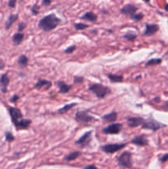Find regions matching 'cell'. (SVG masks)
I'll use <instances>...</instances> for the list:
<instances>
[{
    "mask_svg": "<svg viewBox=\"0 0 168 169\" xmlns=\"http://www.w3.org/2000/svg\"><path fill=\"white\" fill-rule=\"evenodd\" d=\"M61 22V20L55 16V14H50L42 18L39 22L38 27L44 31H51L54 30Z\"/></svg>",
    "mask_w": 168,
    "mask_h": 169,
    "instance_id": "1",
    "label": "cell"
},
{
    "mask_svg": "<svg viewBox=\"0 0 168 169\" xmlns=\"http://www.w3.org/2000/svg\"><path fill=\"white\" fill-rule=\"evenodd\" d=\"M92 93L96 95V97L99 99H102L105 97L108 94L111 93L110 89L107 88L106 86H104L101 83H93L89 86L88 88Z\"/></svg>",
    "mask_w": 168,
    "mask_h": 169,
    "instance_id": "2",
    "label": "cell"
},
{
    "mask_svg": "<svg viewBox=\"0 0 168 169\" xmlns=\"http://www.w3.org/2000/svg\"><path fill=\"white\" fill-rule=\"evenodd\" d=\"M117 162L119 163V165L124 168H131L133 166L132 153L129 151L122 153L121 154L117 157Z\"/></svg>",
    "mask_w": 168,
    "mask_h": 169,
    "instance_id": "3",
    "label": "cell"
},
{
    "mask_svg": "<svg viewBox=\"0 0 168 169\" xmlns=\"http://www.w3.org/2000/svg\"><path fill=\"white\" fill-rule=\"evenodd\" d=\"M164 126H165V125L156 121L152 118H148L147 120H144V121L143 125H142V128L143 129H150V130H152V131H156V130L162 129Z\"/></svg>",
    "mask_w": 168,
    "mask_h": 169,
    "instance_id": "4",
    "label": "cell"
},
{
    "mask_svg": "<svg viewBox=\"0 0 168 169\" xmlns=\"http://www.w3.org/2000/svg\"><path fill=\"white\" fill-rule=\"evenodd\" d=\"M75 120L77 122L82 125H87L90 122L95 121L96 119L92 116H90L86 111H78L75 114Z\"/></svg>",
    "mask_w": 168,
    "mask_h": 169,
    "instance_id": "5",
    "label": "cell"
},
{
    "mask_svg": "<svg viewBox=\"0 0 168 169\" xmlns=\"http://www.w3.org/2000/svg\"><path fill=\"white\" fill-rule=\"evenodd\" d=\"M126 145L127 144H108L101 146V149L105 152V153L112 154V153H115L116 152L121 150L122 149H124Z\"/></svg>",
    "mask_w": 168,
    "mask_h": 169,
    "instance_id": "6",
    "label": "cell"
},
{
    "mask_svg": "<svg viewBox=\"0 0 168 169\" xmlns=\"http://www.w3.org/2000/svg\"><path fill=\"white\" fill-rule=\"evenodd\" d=\"M8 112H9L11 120H12V123L14 124V125L18 122H19L22 119H23V116L20 111V109H18L17 107L8 106Z\"/></svg>",
    "mask_w": 168,
    "mask_h": 169,
    "instance_id": "7",
    "label": "cell"
},
{
    "mask_svg": "<svg viewBox=\"0 0 168 169\" xmlns=\"http://www.w3.org/2000/svg\"><path fill=\"white\" fill-rule=\"evenodd\" d=\"M92 134H93V131H87L83 135H82L81 137L78 140L75 141L76 145H79L82 148H85L87 147L90 142L92 141Z\"/></svg>",
    "mask_w": 168,
    "mask_h": 169,
    "instance_id": "8",
    "label": "cell"
},
{
    "mask_svg": "<svg viewBox=\"0 0 168 169\" xmlns=\"http://www.w3.org/2000/svg\"><path fill=\"white\" fill-rule=\"evenodd\" d=\"M122 129V124H110L102 129V132L105 134H119Z\"/></svg>",
    "mask_w": 168,
    "mask_h": 169,
    "instance_id": "9",
    "label": "cell"
},
{
    "mask_svg": "<svg viewBox=\"0 0 168 169\" xmlns=\"http://www.w3.org/2000/svg\"><path fill=\"white\" fill-rule=\"evenodd\" d=\"M138 9H139L138 7H136L133 4L129 3V4H126V5H124L122 7L121 9H120V12H121L122 14H124V15L130 17V18H131L133 15L136 14V12L138 11Z\"/></svg>",
    "mask_w": 168,
    "mask_h": 169,
    "instance_id": "10",
    "label": "cell"
},
{
    "mask_svg": "<svg viewBox=\"0 0 168 169\" xmlns=\"http://www.w3.org/2000/svg\"><path fill=\"white\" fill-rule=\"evenodd\" d=\"M51 86H52V82L50 81L46 80V79H43V78H39L35 83L34 88L48 90L49 88H51Z\"/></svg>",
    "mask_w": 168,
    "mask_h": 169,
    "instance_id": "11",
    "label": "cell"
},
{
    "mask_svg": "<svg viewBox=\"0 0 168 169\" xmlns=\"http://www.w3.org/2000/svg\"><path fill=\"white\" fill-rule=\"evenodd\" d=\"M131 143L137 146H146L148 144V140L146 138L144 134H140L138 136H135L133 140H131Z\"/></svg>",
    "mask_w": 168,
    "mask_h": 169,
    "instance_id": "12",
    "label": "cell"
},
{
    "mask_svg": "<svg viewBox=\"0 0 168 169\" xmlns=\"http://www.w3.org/2000/svg\"><path fill=\"white\" fill-rule=\"evenodd\" d=\"M144 121V119L142 117H129L127 119L128 125L131 128L142 125Z\"/></svg>",
    "mask_w": 168,
    "mask_h": 169,
    "instance_id": "13",
    "label": "cell"
},
{
    "mask_svg": "<svg viewBox=\"0 0 168 169\" xmlns=\"http://www.w3.org/2000/svg\"><path fill=\"white\" fill-rule=\"evenodd\" d=\"M9 77L7 74H3L0 77V86H1V91L3 93H6L7 92V86L9 84Z\"/></svg>",
    "mask_w": 168,
    "mask_h": 169,
    "instance_id": "14",
    "label": "cell"
},
{
    "mask_svg": "<svg viewBox=\"0 0 168 169\" xmlns=\"http://www.w3.org/2000/svg\"><path fill=\"white\" fill-rule=\"evenodd\" d=\"M158 30H159V27H158V25H156V24H146L145 30L144 31V35H154Z\"/></svg>",
    "mask_w": 168,
    "mask_h": 169,
    "instance_id": "15",
    "label": "cell"
},
{
    "mask_svg": "<svg viewBox=\"0 0 168 169\" xmlns=\"http://www.w3.org/2000/svg\"><path fill=\"white\" fill-rule=\"evenodd\" d=\"M31 123V120H28V119H22L19 122H18L15 126L18 130L19 129H27L29 128L30 125Z\"/></svg>",
    "mask_w": 168,
    "mask_h": 169,
    "instance_id": "16",
    "label": "cell"
},
{
    "mask_svg": "<svg viewBox=\"0 0 168 169\" xmlns=\"http://www.w3.org/2000/svg\"><path fill=\"white\" fill-rule=\"evenodd\" d=\"M57 86L59 88V93H67L69 92V90L72 88V86L71 85H69L67 84L66 82H64L63 81H58L56 82Z\"/></svg>",
    "mask_w": 168,
    "mask_h": 169,
    "instance_id": "17",
    "label": "cell"
},
{
    "mask_svg": "<svg viewBox=\"0 0 168 169\" xmlns=\"http://www.w3.org/2000/svg\"><path fill=\"white\" fill-rule=\"evenodd\" d=\"M117 113L116 111H113V112H110L109 114H106V115H104L102 117V120L104 121L105 122H108V123H113L115 122L117 119Z\"/></svg>",
    "mask_w": 168,
    "mask_h": 169,
    "instance_id": "18",
    "label": "cell"
},
{
    "mask_svg": "<svg viewBox=\"0 0 168 169\" xmlns=\"http://www.w3.org/2000/svg\"><path fill=\"white\" fill-rule=\"evenodd\" d=\"M18 19V14H11V15L8 17V18H7L6 22H5V29H10V27H12L13 24L15 23V22H16Z\"/></svg>",
    "mask_w": 168,
    "mask_h": 169,
    "instance_id": "19",
    "label": "cell"
},
{
    "mask_svg": "<svg viewBox=\"0 0 168 169\" xmlns=\"http://www.w3.org/2000/svg\"><path fill=\"white\" fill-rule=\"evenodd\" d=\"M81 18L88 22H96L97 21V16L93 12H86L83 16H82Z\"/></svg>",
    "mask_w": 168,
    "mask_h": 169,
    "instance_id": "20",
    "label": "cell"
},
{
    "mask_svg": "<svg viewBox=\"0 0 168 169\" xmlns=\"http://www.w3.org/2000/svg\"><path fill=\"white\" fill-rule=\"evenodd\" d=\"M82 155V153L79 151H75L69 154H68L66 157H64V160L66 162H70V161H73V160H75L76 158L79 157Z\"/></svg>",
    "mask_w": 168,
    "mask_h": 169,
    "instance_id": "21",
    "label": "cell"
},
{
    "mask_svg": "<svg viewBox=\"0 0 168 169\" xmlns=\"http://www.w3.org/2000/svg\"><path fill=\"white\" fill-rule=\"evenodd\" d=\"M24 39V34L22 32H18L16 34H14L12 36V41L15 45H20Z\"/></svg>",
    "mask_w": 168,
    "mask_h": 169,
    "instance_id": "22",
    "label": "cell"
},
{
    "mask_svg": "<svg viewBox=\"0 0 168 169\" xmlns=\"http://www.w3.org/2000/svg\"><path fill=\"white\" fill-rule=\"evenodd\" d=\"M108 78L111 82H121L124 81V77L122 75H118V74H109Z\"/></svg>",
    "mask_w": 168,
    "mask_h": 169,
    "instance_id": "23",
    "label": "cell"
},
{
    "mask_svg": "<svg viewBox=\"0 0 168 169\" xmlns=\"http://www.w3.org/2000/svg\"><path fill=\"white\" fill-rule=\"evenodd\" d=\"M28 61L29 59L27 58V56H26L25 55H22L19 56V58L18 59V64L19 66L21 67H27V64H28Z\"/></svg>",
    "mask_w": 168,
    "mask_h": 169,
    "instance_id": "24",
    "label": "cell"
},
{
    "mask_svg": "<svg viewBox=\"0 0 168 169\" xmlns=\"http://www.w3.org/2000/svg\"><path fill=\"white\" fill-rule=\"evenodd\" d=\"M75 106L76 103H70V104H68V105H65L62 108L58 109V113H65V112H67L68 111H69L70 109H72L73 107H74Z\"/></svg>",
    "mask_w": 168,
    "mask_h": 169,
    "instance_id": "25",
    "label": "cell"
},
{
    "mask_svg": "<svg viewBox=\"0 0 168 169\" xmlns=\"http://www.w3.org/2000/svg\"><path fill=\"white\" fill-rule=\"evenodd\" d=\"M162 59H152L150 60H148L146 63V66H153V65H157L162 63Z\"/></svg>",
    "mask_w": 168,
    "mask_h": 169,
    "instance_id": "26",
    "label": "cell"
},
{
    "mask_svg": "<svg viewBox=\"0 0 168 169\" xmlns=\"http://www.w3.org/2000/svg\"><path fill=\"white\" fill-rule=\"evenodd\" d=\"M136 37H137V35H136V34H134V33L132 32V31H130V32H127L125 35H124V39H126V40H128V41H134V40L136 39Z\"/></svg>",
    "mask_w": 168,
    "mask_h": 169,
    "instance_id": "27",
    "label": "cell"
},
{
    "mask_svg": "<svg viewBox=\"0 0 168 169\" xmlns=\"http://www.w3.org/2000/svg\"><path fill=\"white\" fill-rule=\"evenodd\" d=\"M5 139H6L7 142L11 143V142L15 140V137H14V135L12 134V132H10V131H6V132H5Z\"/></svg>",
    "mask_w": 168,
    "mask_h": 169,
    "instance_id": "28",
    "label": "cell"
},
{
    "mask_svg": "<svg viewBox=\"0 0 168 169\" xmlns=\"http://www.w3.org/2000/svg\"><path fill=\"white\" fill-rule=\"evenodd\" d=\"M88 25L87 24H84V23H82V22H79V23H76L74 25V27H75V29L77 30H84V29H87L88 28Z\"/></svg>",
    "mask_w": 168,
    "mask_h": 169,
    "instance_id": "29",
    "label": "cell"
},
{
    "mask_svg": "<svg viewBox=\"0 0 168 169\" xmlns=\"http://www.w3.org/2000/svg\"><path fill=\"white\" fill-rule=\"evenodd\" d=\"M143 18H144V15L142 13H136L135 15H133V17L131 18V19L135 21V22H139L143 19Z\"/></svg>",
    "mask_w": 168,
    "mask_h": 169,
    "instance_id": "30",
    "label": "cell"
},
{
    "mask_svg": "<svg viewBox=\"0 0 168 169\" xmlns=\"http://www.w3.org/2000/svg\"><path fill=\"white\" fill-rule=\"evenodd\" d=\"M39 10H40V7L37 4H34L31 7V12L33 13V15H37L39 13Z\"/></svg>",
    "mask_w": 168,
    "mask_h": 169,
    "instance_id": "31",
    "label": "cell"
},
{
    "mask_svg": "<svg viewBox=\"0 0 168 169\" xmlns=\"http://www.w3.org/2000/svg\"><path fill=\"white\" fill-rule=\"evenodd\" d=\"M75 50H76L75 46H71L68 47L67 49H65L64 53H65V54H72V53Z\"/></svg>",
    "mask_w": 168,
    "mask_h": 169,
    "instance_id": "32",
    "label": "cell"
},
{
    "mask_svg": "<svg viewBox=\"0 0 168 169\" xmlns=\"http://www.w3.org/2000/svg\"><path fill=\"white\" fill-rule=\"evenodd\" d=\"M83 81H84V78L82 77H79V76H75L74 79H73L74 83H82Z\"/></svg>",
    "mask_w": 168,
    "mask_h": 169,
    "instance_id": "33",
    "label": "cell"
},
{
    "mask_svg": "<svg viewBox=\"0 0 168 169\" xmlns=\"http://www.w3.org/2000/svg\"><path fill=\"white\" fill-rule=\"evenodd\" d=\"M27 27V24L25 22H20L18 24V32H22Z\"/></svg>",
    "mask_w": 168,
    "mask_h": 169,
    "instance_id": "34",
    "label": "cell"
},
{
    "mask_svg": "<svg viewBox=\"0 0 168 169\" xmlns=\"http://www.w3.org/2000/svg\"><path fill=\"white\" fill-rule=\"evenodd\" d=\"M16 3H17V1L16 0H10L8 2V7L10 8H14L16 6Z\"/></svg>",
    "mask_w": 168,
    "mask_h": 169,
    "instance_id": "35",
    "label": "cell"
},
{
    "mask_svg": "<svg viewBox=\"0 0 168 169\" xmlns=\"http://www.w3.org/2000/svg\"><path fill=\"white\" fill-rule=\"evenodd\" d=\"M19 98H20V97H19V96H18V95H16V94H15V95H13L12 97H11V99H10V102H13V103H15L16 102H18Z\"/></svg>",
    "mask_w": 168,
    "mask_h": 169,
    "instance_id": "36",
    "label": "cell"
},
{
    "mask_svg": "<svg viewBox=\"0 0 168 169\" xmlns=\"http://www.w3.org/2000/svg\"><path fill=\"white\" fill-rule=\"evenodd\" d=\"M168 160V153H166V154H164L163 156L160 157V161L162 162V163H165V162H167Z\"/></svg>",
    "mask_w": 168,
    "mask_h": 169,
    "instance_id": "37",
    "label": "cell"
},
{
    "mask_svg": "<svg viewBox=\"0 0 168 169\" xmlns=\"http://www.w3.org/2000/svg\"><path fill=\"white\" fill-rule=\"evenodd\" d=\"M4 67H5V63H4V61L3 60V59L0 58V70H3Z\"/></svg>",
    "mask_w": 168,
    "mask_h": 169,
    "instance_id": "38",
    "label": "cell"
},
{
    "mask_svg": "<svg viewBox=\"0 0 168 169\" xmlns=\"http://www.w3.org/2000/svg\"><path fill=\"white\" fill-rule=\"evenodd\" d=\"M83 169H97V168L95 165H87L86 167H84Z\"/></svg>",
    "mask_w": 168,
    "mask_h": 169,
    "instance_id": "39",
    "label": "cell"
},
{
    "mask_svg": "<svg viewBox=\"0 0 168 169\" xmlns=\"http://www.w3.org/2000/svg\"><path fill=\"white\" fill-rule=\"evenodd\" d=\"M51 3V1L50 0H44L43 2H42V4H44V5H49V4H50Z\"/></svg>",
    "mask_w": 168,
    "mask_h": 169,
    "instance_id": "40",
    "label": "cell"
},
{
    "mask_svg": "<svg viewBox=\"0 0 168 169\" xmlns=\"http://www.w3.org/2000/svg\"><path fill=\"white\" fill-rule=\"evenodd\" d=\"M163 109L166 110V111H168V102H165V105L163 106Z\"/></svg>",
    "mask_w": 168,
    "mask_h": 169,
    "instance_id": "41",
    "label": "cell"
},
{
    "mask_svg": "<svg viewBox=\"0 0 168 169\" xmlns=\"http://www.w3.org/2000/svg\"><path fill=\"white\" fill-rule=\"evenodd\" d=\"M165 10H166L167 12H168V3L166 5V6H165Z\"/></svg>",
    "mask_w": 168,
    "mask_h": 169,
    "instance_id": "42",
    "label": "cell"
}]
</instances>
